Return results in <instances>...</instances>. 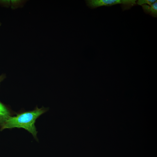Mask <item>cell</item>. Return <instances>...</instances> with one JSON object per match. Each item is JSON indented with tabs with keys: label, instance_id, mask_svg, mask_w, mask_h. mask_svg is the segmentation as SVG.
Here are the masks:
<instances>
[{
	"label": "cell",
	"instance_id": "obj_4",
	"mask_svg": "<svg viewBox=\"0 0 157 157\" xmlns=\"http://www.w3.org/2000/svg\"><path fill=\"white\" fill-rule=\"evenodd\" d=\"M150 6V15L154 17H157V1L152 3Z\"/></svg>",
	"mask_w": 157,
	"mask_h": 157
},
{
	"label": "cell",
	"instance_id": "obj_2",
	"mask_svg": "<svg viewBox=\"0 0 157 157\" xmlns=\"http://www.w3.org/2000/svg\"><path fill=\"white\" fill-rule=\"evenodd\" d=\"M136 0H87V5L90 8L94 9L101 6H110L120 4L124 10L128 9L136 4Z\"/></svg>",
	"mask_w": 157,
	"mask_h": 157
},
{
	"label": "cell",
	"instance_id": "obj_3",
	"mask_svg": "<svg viewBox=\"0 0 157 157\" xmlns=\"http://www.w3.org/2000/svg\"><path fill=\"white\" fill-rule=\"evenodd\" d=\"M12 116L10 110L0 101V129L8 118Z\"/></svg>",
	"mask_w": 157,
	"mask_h": 157
},
{
	"label": "cell",
	"instance_id": "obj_5",
	"mask_svg": "<svg viewBox=\"0 0 157 157\" xmlns=\"http://www.w3.org/2000/svg\"><path fill=\"white\" fill-rule=\"evenodd\" d=\"M156 1V0H138L137 1L136 4L140 6L147 4L151 6Z\"/></svg>",
	"mask_w": 157,
	"mask_h": 157
},
{
	"label": "cell",
	"instance_id": "obj_1",
	"mask_svg": "<svg viewBox=\"0 0 157 157\" xmlns=\"http://www.w3.org/2000/svg\"><path fill=\"white\" fill-rule=\"evenodd\" d=\"M49 110L48 108L42 107L39 108L37 106L33 110L22 112L11 116L6 121L0 130L14 128H23L31 133L37 141L38 131L35 126L36 120L41 115Z\"/></svg>",
	"mask_w": 157,
	"mask_h": 157
},
{
	"label": "cell",
	"instance_id": "obj_6",
	"mask_svg": "<svg viewBox=\"0 0 157 157\" xmlns=\"http://www.w3.org/2000/svg\"><path fill=\"white\" fill-rule=\"evenodd\" d=\"M141 6L145 13L147 14H150V6L147 4H144Z\"/></svg>",
	"mask_w": 157,
	"mask_h": 157
},
{
	"label": "cell",
	"instance_id": "obj_7",
	"mask_svg": "<svg viewBox=\"0 0 157 157\" xmlns=\"http://www.w3.org/2000/svg\"><path fill=\"white\" fill-rule=\"evenodd\" d=\"M3 79V76H0V83L2 80Z\"/></svg>",
	"mask_w": 157,
	"mask_h": 157
}]
</instances>
